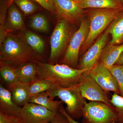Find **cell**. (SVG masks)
<instances>
[{
	"mask_svg": "<svg viewBox=\"0 0 123 123\" xmlns=\"http://www.w3.org/2000/svg\"><path fill=\"white\" fill-rule=\"evenodd\" d=\"M118 112L112 106L98 101L87 103L83 110L82 123H115Z\"/></svg>",
	"mask_w": 123,
	"mask_h": 123,
	"instance_id": "cell-5",
	"label": "cell"
},
{
	"mask_svg": "<svg viewBox=\"0 0 123 123\" xmlns=\"http://www.w3.org/2000/svg\"><path fill=\"white\" fill-rule=\"evenodd\" d=\"M46 92L52 99L57 97L65 103L66 112L74 119L82 117L83 109L87 102L82 97L78 85L66 88L55 85Z\"/></svg>",
	"mask_w": 123,
	"mask_h": 123,
	"instance_id": "cell-3",
	"label": "cell"
},
{
	"mask_svg": "<svg viewBox=\"0 0 123 123\" xmlns=\"http://www.w3.org/2000/svg\"><path fill=\"white\" fill-rule=\"evenodd\" d=\"M108 69L117 81L120 95L123 97V65H114Z\"/></svg>",
	"mask_w": 123,
	"mask_h": 123,
	"instance_id": "cell-26",
	"label": "cell"
},
{
	"mask_svg": "<svg viewBox=\"0 0 123 123\" xmlns=\"http://www.w3.org/2000/svg\"><path fill=\"white\" fill-rule=\"evenodd\" d=\"M89 29V20L82 19L79 29L72 36L60 64L77 68L79 53L87 37Z\"/></svg>",
	"mask_w": 123,
	"mask_h": 123,
	"instance_id": "cell-6",
	"label": "cell"
},
{
	"mask_svg": "<svg viewBox=\"0 0 123 123\" xmlns=\"http://www.w3.org/2000/svg\"><path fill=\"white\" fill-rule=\"evenodd\" d=\"M8 89L11 92L13 101L18 106L22 107L29 102V84L18 81L8 86Z\"/></svg>",
	"mask_w": 123,
	"mask_h": 123,
	"instance_id": "cell-15",
	"label": "cell"
},
{
	"mask_svg": "<svg viewBox=\"0 0 123 123\" xmlns=\"http://www.w3.org/2000/svg\"><path fill=\"white\" fill-rule=\"evenodd\" d=\"M54 85L48 81L36 76L29 84L30 98L36 95L48 91L52 88Z\"/></svg>",
	"mask_w": 123,
	"mask_h": 123,
	"instance_id": "cell-22",
	"label": "cell"
},
{
	"mask_svg": "<svg viewBox=\"0 0 123 123\" xmlns=\"http://www.w3.org/2000/svg\"><path fill=\"white\" fill-rule=\"evenodd\" d=\"M78 86L82 97L85 99L90 101L102 102L112 106L105 91L86 72L81 76Z\"/></svg>",
	"mask_w": 123,
	"mask_h": 123,
	"instance_id": "cell-9",
	"label": "cell"
},
{
	"mask_svg": "<svg viewBox=\"0 0 123 123\" xmlns=\"http://www.w3.org/2000/svg\"><path fill=\"white\" fill-rule=\"evenodd\" d=\"M109 34L105 31L82 56L77 68L89 69L99 62L104 49L107 43Z\"/></svg>",
	"mask_w": 123,
	"mask_h": 123,
	"instance_id": "cell-12",
	"label": "cell"
},
{
	"mask_svg": "<svg viewBox=\"0 0 123 123\" xmlns=\"http://www.w3.org/2000/svg\"><path fill=\"white\" fill-rule=\"evenodd\" d=\"M56 15L70 24H75L84 17L85 9L74 0H54Z\"/></svg>",
	"mask_w": 123,
	"mask_h": 123,
	"instance_id": "cell-11",
	"label": "cell"
},
{
	"mask_svg": "<svg viewBox=\"0 0 123 123\" xmlns=\"http://www.w3.org/2000/svg\"><path fill=\"white\" fill-rule=\"evenodd\" d=\"M91 9L88 11L90 29L88 36L82 46V52L86 51L96 38L108 26L123 10Z\"/></svg>",
	"mask_w": 123,
	"mask_h": 123,
	"instance_id": "cell-4",
	"label": "cell"
},
{
	"mask_svg": "<svg viewBox=\"0 0 123 123\" xmlns=\"http://www.w3.org/2000/svg\"></svg>",
	"mask_w": 123,
	"mask_h": 123,
	"instance_id": "cell-36",
	"label": "cell"
},
{
	"mask_svg": "<svg viewBox=\"0 0 123 123\" xmlns=\"http://www.w3.org/2000/svg\"><path fill=\"white\" fill-rule=\"evenodd\" d=\"M0 123H18V118L10 116L0 111Z\"/></svg>",
	"mask_w": 123,
	"mask_h": 123,
	"instance_id": "cell-29",
	"label": "cell"
},
{
	"mask_svg": "<svg viewBox=\"0 0 123 123\" xmlns=\"http://www.w3.org/2000/svg\"><path fill=\"white\" fill-rule=\"evenodd\" d=\"M69 23L61 19L55 26L50 40L51 51L49 63L54 64L66 49L72 37Z\"/></svg>",
	"mask_w": 123,
	"mask_h": 123,
	"instance_id": "cell-7",
	"label": "cell"
},
{
	"mask_svg": "<svg viewBox=\"0 0 123 123\" xmlns=\"http://www.w3.org/2000/svg\"><path fill=\"white\" fill-rule=\"evenodd\" d=\"M118 0L119 1V2H120V4H121L123 6V0Z\"/></svg>",
	"mask_w": 123,
	"mask_h": 123,
	"instance_id": "cell-34",
	"label": "cell"
},
{
	"mask_svg": "<svg viewBox=\"0 0 123 123\" xmlns=\"http://www.w3.org/2000/svg\"><path fill=\"white\" fill-rule=\"evenodd\" d=\"M21 107L17 105L12 99L11 92L8 89L0 85V111L15 118L19 116Z\"/></svg>",
	"mask_w": 123,
	"mask_h": 123,
	"instance_id": "cell-14",
	"label": "cell"
},
{
	"mask_svg": "<svg viewBox=\"0 0 123 123\" xmlns=\"http://www.w3.org/2000/svg\"><path fill=\"white\" fill-rule=\"evenodd\" d=\"M106 92H112L119 94L118 83L109 69L99 61L92 68L86 71Z\"/></svg>",
	"mask_w": 123,
	"mask_h": 123,
	"instance_id": "cell-10",
	"label": "cell"
},
{
	"mask_svg": "<svg viewBox=\"0 0 123 123\" xmlns=\"http://www.w3.org/2000/svg\"><path fill=\"white\" fill-rule=\"evenodd\" d=\"M123 52V43L119 46L108 44L104 49L99 61L110 68L116 63Z\"/></svg>",
	"mask_w": 123,
	"mask_h": 123,
	"instance_id": "cell-18",
	"label": "cell"
},
{
	"mask_svg": "<svg viewBox=\"0 0 123 123\" xmlns=\"http://www.w3.org/2000/svg\"><path fill=\"white\" fill-rule=\"evenodd\" d=\"M74 1L84 9H123V6L118 0H77Z\"/></svg>",
	"mask_w": 123,
	"mask_h": 123,
	"instance_id": "cell-17",
	"label": "cell"
},
{
	"mask_svg": "<svg viewBox=\"0 0 123 123\" xmlns=\"http://www.w3.org/2000/svg\"><path fill=\"white\" fill-rule=\"evenodd\" d=\"M36 63V76L62 88L78 85L82 74L89 70L74 68L64 64H51L41 61Z\"/></svg>",
	"mask_w": 123,
	"mask_h": 123,
	"instance_id": "cell-2",
	"label": "cell"
},
{
	"mask_svg": "<svg viewBox=\"0 0 123 123\" xmlns=\"http://www.w3.org/2000/svg\"><path fill=\"white\" fill-rule=\"evenodd\" d=\"M14 0H9V7L13 3ZM37 3L45 10L53 14H56L54 0H32Z\"/></svg>",
	"mask_w": 123,
	"mask_h": 123,
	"instance_id": "cell-27",
	"label": "cell"
},
{
	"mask_svg": "<svg viewBox=\"0 0 123 123\" xmlns=\"http://www.w3.org/2000/svg\"><path fill=\"white\" fill-rule=\"evenodd\" d=\"M115 123H123V114L117 115Z\"/></svg>",
	"mask_w": 123,
	"mask_h": 123,
	"instance_id": "cell-33",
	"label": "cell"
},
{
	"mask_svg": "<svg viewBox=\"0 0 123 123\" xmlns=\"http://www.w3.org/2000/svg\"><path fill=\"white\" fill-rule=\"evenodd\" d=\"M14 2L25 15L33 13L39 9L38 6L32 0H14Z\"/></svg>",
	"mask_w": 123,
	"mask_h": 123,
	"instance_id": "cell-25",
	"label": "cell"
},
{
	"mask_svg": "<svg viewBox=\"0 0 123 123\" xmlns=\"http://www.w3.org/2000/svg\"><path fill=\"white\" fill-rule=\"evenodd\" d=\"M0 49V66L9 65L17 68L29 62L43 61L26 43L23 33H8Z\"/></svg>",
	"mask_w": 123,
	"mask_h": 123,
	"instance_id": "cell-1",
	"label": "cell"
},
{
	"mask_svg": "<svg viewBox=\"0 0 123 123\" xmlns=\"http://www.w3.org/2000/svg\"><path fill=\"white\" fill-rule=\"evenodd\" d=\"M31 27L36 31L46 33L49 30V23L47 17L38 13L32 17L30 22Z\"/></svg>",
	"mask_w": 123,
	"mask_h": 123,
	"instance_id": "cell-23",
	"label": "cell"
},
{
	"mask_svg": "<svg viewBox=\"0 0 123 123\" xmlns=\"http://www.w3.org/2000/svg\"><path fill=\"white\" fill-rule=\"evenodd\" d=\"M114 65H123V52Z\"/></svg>",
	"mask_w": 123,
	"mask_h": 123,
	"instance_id": "cell-32",
	"label": "cell"
},
{
	"mask_svg": "<svg viewBox=\"0 0 123 123\" xmlns=\"http://www.w3.org/2000/svg\"><path fill=\"white\" fill-rule=\"evenodd\" d=\"M25 40L29 46L37 55H43L45 49V43L42 37L29 31L23 32Z\"/></svg>",
	"mask_w": 123,
	"mask_h": 123,
	"instance_id": "cell-21",
	"label": "cell"
},
{
	"mask_svg": "<svg viewBox=\"0 0 123 123\" xmlns=\"http://www.w3.org/2000/svg\"><path fill=\"white\" fill-rule=\"evenodd\" d=\"M1 1H8V0H1Z\"/></svg>",
	"mask_w": 123,
	"mask_h": 123,
	"instance_id": "cell-35",
	"label": "cell"
},
{
	"mask_svg": "<svg viewBox=\"0 0 123 123\" xmlns=\"http://www.w3.org/2000/svg\"><path fill=\"white\" fill-rule=\"evenodd\" d=\"M110 102L118 112V115L123 114V97L120 95L114 93L111 95Z\"/></svg>",
	"mask_w": 123,
	"mask_h": 123,
	"instance_id": "cell-28",
	"label": "cell"
},
{
	"mask_svg": "<svg viewBox=\"0 0 123 123\" xmlns=\"http://www.w3.org/2000/svg\"><path fill=\"white\" fill-rule=\"evenodd\" d=\"M29 102L37 104L43 106L55 114L58 112L61 106L63 103L61 101L54 100L51 98L46 92H42L31 97Z\"/></svg>",
	"mask_w": 123,
	"mask_h": 123,
	"instance_id": "cell-19",
	"label": "cell"
},
{
	"mask_svg": "<svg viewBox=\"0 0 123 123\" xmlns=\"http://www.w3.org/2000/svg\"><path fill=\"white\" fill-rule=\"evenodd\" d=\"M59 111L62 113L65 116L67 119H68V120L69 122V123H78V122L76 121L73 118H72L68 114L67 112H66V110L64 108V107L63 106V104L60 107L59 110Z\"/></svg>",
	"mask_w": 123,
	"mask_h": 123,
	"instance_id": "cell-31",
	"label": "cell"
},
{
	"mask_svg": "<svg viewBox=\"0 0 123 123\" xmlns=\"http://www.w3.org/2000/svg\"><path fill=\"white\" fill-rule=\"evenodd\" d=\"M0 66L1 77L8 86L18 81L15 68L9 65Z\"/></svg>",
	"mask_w": 123,
	"mask_h": 123,
	"instance_id": "cell-24",
	"label": "cell"
},
{
	"mask_svg": "<svg viewBox=\"0 0 123 123\" xmlns=\"http://www.w3.org/2000/svg\"><path fill=\"white\" fill-rule=\"evenodd\" d=\"M16 70L18 81L29 84L36 77V63L29 62L16 68Z\"/></svg>",
	"mask_w": 123,
	"mask_h": 123,
	"instance_id": "cell-20",
	"label": "cell"
},
{
	"mask_svg": "<svg viewBox=\"0 0 123 123\" xmlns=\"http://www.w3.org/2000/svg\"><path fill=\"white\" fill-rule=\"evenodd\" d=\"M56 114L37 104L29 102L22 107L18 123H47Z\"/></svg>",
	"mask_w": 123,
	"mask_h": 123,
	"instance_id": "cell-8",
	"label": "cell"
},
{
	"mask_svg": "<svg viewBox=\"0 0 123 123\" xmlns=\"http://www.w3.org/2000/svg\"><path fill=\"white\" fill-rule=\"evenodd\" d=\"M4 27L7 34L13 31H20L23 32L26 30L22 14L14 3L9 7Z\"/></svg>",
	"mask_w": 123,
	"mask_h": 123,
	"instance_id": "cell-13",
	"label": "cell"
},
{
	"mask_svg": "<svg viewBox=\"0 0 123 123\" xmlns=\"http://www.w3.org/2000/svg\"><path fill=\"white\" fill-rule=\"evenodd\" d=\"M47 123H69L66 117L61 112L58 111L52 121Z\"/></svg>",
	"mask_w": 123,
	"mask_h": 123,
	"instance_id": "cell-30",
	"label": "cell"
},
{
	"mask_svg": "<svg viewBox=\"0 0 123 123\" xmlns=\"http://www.w3.org/2000/svg\"><path fill=\"white\" fill-rule=\"evenodd\" d=\"M123 9L108 27L107 33L111 35L110 45H116L123 43Z\"/></svg>",
	"mask_w": 123,
	"mask_h": 123,
	"instance_id": "cell-16",
	"label": "cell"
}]
</instances>
